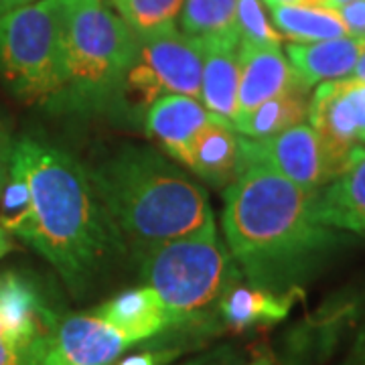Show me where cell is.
Listing matches in <instances>:
<instances>
[{"mask_svg": "<svg viewBox=\"0 0 365 365\" xmlns=\"http://www.w3.org/2000/svg\"><path fill=\"white\" fill-rule=\"evenodd\" d=\"M365 53V39L339 37L317 43H290L287 59L299 79L313 90L317 83L349 78Z\"/></svg>", "mask_w": 365, "mask_h": 365, "instance_id": "9a60e30c", "label": "cell"}, {"mask_svg": "<svg viewBox=\"0 0 365 365\" xmlns=\"http://www.w3.org/2000/svg\"><path fill=\"white\" fill-rule=\"evenodd\" d=\"M307 120L327 140L343 148L365 144V81H323L311 93Z\"/></svg>", "mask_w": 365, "mask_h": 365, "instance_id": "8fae6325", "label": "cell"}, {"mask_svg": "<svg viewBox=\"0 0 365 365\" xmlns=\"http://www.w3.org/2000/svg\"><path fill=\"white\" fill-rule=\"evenodd\" d=\"M274 29L292 43L351 37L337 11L302 4H270Z\"/></svg>", "mask_w": 365, "mask_h": 365, "instance_id": "44dd1931", "label": "cell"}, {"mask_svg": "<svg viewBox=\"0 0 365 365\" xmlns=\"http://www.w3.org/2000/svg\"><path fill=\"white\" fill-rule=\"evenodd\" d=\"M264 4H302V6H323L327 9V0H262Z\"/></svg>", "mask_w": 365, "mask_h": 365, "instance_id": "f546056e", "label": "cell"}, {"mask_svg": "<svg viewBox=\"0 0 365 365\" xmlns=\"http://www.w3.org/2000/svg\"><path fill=\"white\" fill-rule=\"evenodd\" d=\"M11 248H13V242H11V235L6 234L2 227H0V260L11 252Z\"/></svg>", "mask_w": 365, "mask_h": 365, "instance_id": "d6a6232c", "label": "cell"}, {"mask_svg": "<svg viewBox=\"0 0 365 365\" xmlns=\"http://www.w3.org/2000/svg\"><path fill=\"white\" fill-rule=\"evenodd\" d=\"M88 173L112 222L140 242L215 230L207 193L150 148L126 146Z\"/></svg>", "mask_w": 365, "mask_h": 365, "instance_id": "3957f363", "label": "cell"}, {"mask_svg": "<svg viewBox=\"0 0 365 365\" xmlns=\"http://www.w3.org/2000/svg\"><path fill=\"white\" fill-rule=\"evenodd\" d=\"M349 78L357 79V81H365V53L361 55V59L357 61V66L353 67V71Z\"/></svg>", "mask_w": 365, "mask_h": 365, "instance_id": "836d02e7", "label": "cell"}, {"mask_svg": "<svg viewBox=\"0 0 365 365\" xmlns=\"http://www.w3.org/2000/svg\"><path fill=\"white\" fill-rule=\"evenodd\" d=\"M351 37L365 39V0H353L337 11Z\"/></svg>", "mask_w": 365, "mask_h": 365, "instance_id": "484cf974", "label": "cell"}, {"mask_svg": "<svg viewBox=\"0 0 365 365\" xmlns=\"http://www.w3.org/2000/svg\"><path fill=\"white\" fill-rule=\"evenodd\" d=\"M136 35L104 0H66L63 90L57 104L102 110L120 96Z\"/></svg>", "mask_w": 365, "mask_h": 365, "instance_id": "277c9868", "label": "cell"}, {"mask_svg": "<svg viewBox=\"0 0 365 365\" xmlns=\"http://www.w3.org/2000/svg\"><path fill=\"white\" fill-rule=\"evenodd\" d=\"M341 365H365V321L359 333L355 335L351 349L347 353V357L341 361Z\"/></svg>", "mask_w": 365, "mask_h": 365, "instance_id": "83f0119b", "label": "cell"}, {"mask_svg": "<svg viewBox=\"0 0 365 365\" xmlns=\"http://www.w3.org/2000/svg\"><path fill=\"white\" fill-rule=\"evenodd\" d=\"M59 314L26 274L0 272V365H43Z\"/></svg>", "mask_w": 365, "mask_h": 365, "instance_id": "9c48e42d", "label": "cell"}, {"mask_svg": "<svg viewBox=\"0 0 365 365\" xmlns=\"http://www.w3.org/2000/svg\"><path fill=\"white\" fill-rule=\"evenodd\" d=\"M319 222L337 232L365 237V148L355 146L345 170L323 189L314 191Z\"/></svg>", "mask_w": 365, "mask_h": 365, "instance_id": "5bb4252c", "label": "cell"}, {"mask_svg": "<svg viewBox=\"0 0 365 365\" xmlns=\"http://www.w3.org/2000/svg\"><path fill=\"white\" fill-rule=\"evenodd\" d=\"M353 0H327V9H333V11H339L343 6H347Z\"/></svg>", "mask_w": 365, "mask_h": 365, "instance_id": "e575fe53", "label": "cell"}, {"mask_svg": "<svg viewBox=\"0 0 365 365\" xmlns=\"http://www.w3.org/2000/svg\"><path fill=\"white\" fill-rule=\"evenodd\" d=\"M237 158L240 134L234 130L232 122L213 116L197 134L187 169L213 187H227L237 173Z\"/></svg>", "mask_w": 365, "mask_h": 365, "instance_id": "d6986e66", "label": "cell"}, {"mask_svg": "<svg viewBox=\"0 0 365 365\" xmlns=\"http://www.w3.org/2000/svg\"><path fill=\"white\" fill-rule=\"evenodd\" d=\"M132 343L98 314H69L55 329L43 365H114Z\"/></svg>", "mask_w": 365, "mask_h": 365, "instance_id": "30bf717a", "label": "cell"}, {"mask_svg": "<svg viewBox=\"0 0 365 365\" xmlns=\"http://www.w3.org/2000/svg\"><path fill=\"white\" fill-rule=\"evenodd\" d=\"M185 0H112L118 16L140 37L167 26H175Z\"/></svg>", "mask_w": 365, "mask_h": 365, "instance_id": "cb8c5ba5", "label": "cell"}, {"mask_svg": "<svg viewBox=\"0 0 365 365\" xmlns=\"http://www.w3.org/2000/svg\"><path fill=\"white\" fill-rule=\"evenodd\" d=\"M201 43L177 26H167L136 37L120 98L140 108L173 93L201 100Z\"/></svg>", "mask_w": 365, "mask_h": 365, "instance_id": "52a82bcc", "label": "cell"}, {"mask_svg": "<svg viewBox=\"0 0 365 365\" xmlns=\"http://www.w3.org/2000/svg\"><path fill=\"white\" fill-rule=\"evenodd\" d=\"M203 49L201 104L211 116L234 122L240 90L237 39L199 41Z\"/></svg>", "mask_w": 365, "mask_h": 365, "instance_id": "2e32d148", "label": "cell"}, {"mask_svg": "<svg viewBox=\"0 0 365 365\" xmlns=\"http://www.w3.org/2000/svg\"><path fill=\"white\" fill-rule=\"evenodd\" d=\"M237 0H185L181 9L182 33L197 41L237 39Z\"/></svg>", "mask_w": 365, "mask_h": 365, "instance_id": "7402d4cb", "label": "cell"}, {"mask_svg": "<svg viewBox=\"0 0 365 365\" xmlns=\"http://www.w3.org/2000/svg\"><path fill=\"white\" fill-rule=\"evenodd\" d=\"M299 294V288L288 292H274L254 284H235L223 292L220 299V311L223 321L234 331L274 325L287 319Z\"/></svg>", "mask_w": 365, "mask_h": 365, "instance_id": "ac0fdd59", "label": "cell"}, {"mask_svg": "<svg viewBox=\"0 0 365 365\" xmlns=\"http://www.w3.org/2000/svg\"><path fill=\"white\" fill-rule=\"evenodd\" d=\"M93 314L114 327L132 345L150 339L173 327L165 302L160 300L157 290L148 284L120 292L118 297L98 307Z\"/></svg>", "mask_w": 365, "mask_h": 365, "instance_id": "e0dca14e", "label": "cell"}, {"mask_svg": "<svg viewBox=\"0 0 365 365\" xmlns=\"http://www.w3.org/2000/svg\"><path fill=\"white\" fill-rule=\"evenodd\" d=\"M223 234L250 284L274 292L299 280L339 242V232L319 222L314 191H307L266 165H240L223 193Z\"/></svg>", "mask_w": 365, "mask_h": 365, "instance_id": "6da1fadb", "label": "cell"}, {"mask_svg": "<svg viewBox=\"0 0 365 365\" xmlns=\"http://www.w3.org/2000/svg\"><path fill=\"white\" fill-rule=\"evenodd\" d=\"M237 59H240V90H237L235 116L246 114L264 104L266 100L294 86H304L294 73L292 66L288 63L280 47H256L248 43H240Z\"/></svg>", "mask_w": 365, "mask_h": 365, "instance_id": "7c38bea8", "label": "cell"}, {"mask_svg": "<svg viewBox=\"0 0 365 365\" xmlns=\"http://www.w3.org/2000/svg\"><path fill=\"white\" fill-rule=\"evenodd\" d=\"M181 355V349H160V351L134 353L130 357H124L114 365H169L173 359Z\"/></svg>", "mask_w": 365, "mask_h": 365, "instance_id": "4316f807", "label": "cell"}, {"mask_svg": "<svg viewBox=\"0 0 365 365\" xmlns=\"http://www.w3.org/2000/svg\"><path fill=\"white\" fill-rule=\"evenodd\" d=\"M31 189L25 240L71 288H83L112 252L118 225L108 215L90 173L71 155L33 138L13 144Z\"/></svg>", "mask_w": 365, "mask_h": 365, "instance_id": "7a4b0ae2", "label": "cell"}, {"mask_svg": "<svg viewBox=\"0 0 365 365\" xmlns=\"http://www.w3.org/2000/svg\"><path fill=\"white\" fill-rule=\"evenodd\" d=\"M211 118L213 116L201 104V100L173 93L163 96L150 104L144 128L148 136H153L165 148L170 158L187 167L197 134L203 130Z\"/></svg>", "mask_w": 365, "mask_h": 365, "instance_id": "4fadbf2b", "label": "cell"}, {"mask_svg": "<svg viewBox=\"0 0 365 365\" xmlns=\"http://www.w3.org/2000/svg\"><path fill=\"white\" fill-rule=\"evenodd\" d=\"M31 189L19 158L11 150L9 167L0 182V227L9 235L25 237L31 225Z\"/></svg>", "mask_w": 365, "mask_h": 365, "instance_id": "603a6c76", "label": "cell"}, {"mask_svg": "<svg viewBox=\"0 0 365 365\" xmlns=\"http://www.w3.org/2000/svg\"><path fill=\"white\" fill-rule=\"evenodd\" d=\"M235 31L240 43L256 47H282L284 37L274 29L262 0H237Z\"/></svg>", "mask_w": 365, "mask_h": 365, "instance_id": "d4e9b609", "label": "cell"}, {"mask_svg": "<svg viewBox=\"0 0 365 365\" xmlns=\"http://www.w3.org/2000/svg\"><path fill=\"white\" fill-rule=\"evenodd\" d=\"M359 146V144H357ZM353 148L327 140L311 124L300 122L268 138H246L240 134V165L260 163L307 191H319L341 175Z\"/></svg>", "mask_w": 365, "mask_h": 365, "instance_id": "ba28073f", "label": "cell"}, {"mask_svg": "<svg viewBox=\"0 0 365 365\" xmlns=\"http://www.w3.org/2000/svg\"><path fill=\"white\" fill-rule=\"evenodd\" d=\"M143 276L165 302L170 325L199 317L232 287L230 256L217 230L150 244Z\"/></svg>", "mask_w": 365, "mask_h": 365, "instance_id": "8992f818", "label": "cell"}, {"mask_svg": "<svg viewBox=\"0 0 365 365\" xmlns=\"http://www.w3.org/2000/svg\"><path fill=\"white\" fill-rule=\"evenodd\" d=\"M313 90L304 86H294L266 100L258 108L250 110L242 116H235L232 126L237 134L246 138H268L278 132L292 128L309 118Z\"/></svg>", "mask_w": 365, "mask_h": 365, "instance_id": "ffe728a7", "label": "cell"}, {"mask_svg": "<svg viewBox=\"0 0 365 365\" xmlns=\"http://www.w3.org/2000/svg\"><path fill=\"white\" fill-rule=\"evenodd\" d=\"M66 0H35L0 16V78L16 98L57 104L63 90Z\"/></svg>", "mask_w": 365, "mask_h": 365, "instance_id": "5b68a950", "label": "cell"}, {"mask_svg": "<svg viewBox=\"0 0 365 365\" xmlns=\"http://www.w3.org/2000/svg\"><path fill=\"white\" fill-rule=\"evenodd\" d=\"M11 150H13V144L9 143V136L0 124V182L4 179V173L9 167V158H11Z\"/></svg>", "mask_w": 365, "mask_h": 365, "instance_id": "f1b7e54d", "label": "cell"}, {"mask_svg": "<svg viewBox=\"0 0 365 365\" xmlns=\"http://www.w3.org/2000/svg\"><path fill=\"white\" fill-rule=\"evenodd\" d=\"M246 365H278V361H276V357H274L272 353L268 351V349H264V351L256 353Z\"/></svg>", "mask_w": 365, "mask_h": 365, "instance_id": "4dcf8cb0", "label": "cell"}, {"mask_svg": "<svg viewBox=\"0 0 365 365\" xmlns=\"http://www.w3.org/2000/svg\"><path fill=\"white\" fill-rule=\"evenodd\" d=\"M31 2H35V0H0V16L11 13L14 9H21L25 4H31Z\"/></svg>", "mask_w": 365, "mask_h": 365, "instance_id": "1f68e13d", "label": "cell"}]
</instances>
